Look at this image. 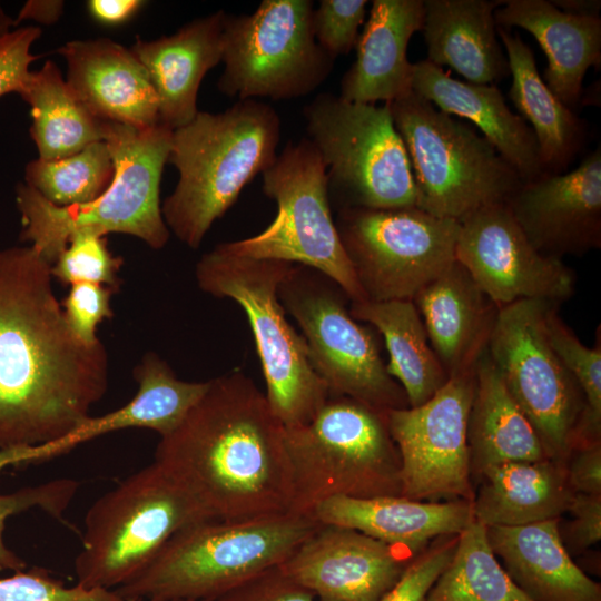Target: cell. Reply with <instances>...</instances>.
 <instances>
[{"mask_svg":"<svg viewBox=\"0 0 601 601\" xmlns=\"http://www.w3.org/2000/svg\"><path fill=\"white\" fill-rule=\"evenodd\" d=\"M479 477L473 516L486 528L560 519L574 495L565 464L551 459L495 465Z\"/></svg>","mask_w":601,"mask_h":601,"instance_id":"30","label":"cell"},{"mask_svg":"<svg viewBox=\"0 0 601 601\" xmlns=\"http://www.w3.org/2000/svg\"><path fill=\"white\" fill-rule=\"evenodd\" d=\"M14 20L4 11L0 3V43L2 38L11 31Z\"/></svg>","mask_w":601,"mask_h":601,"instance_id":"51","label":"cell"},{"mask_svg":"<svg viewBox=\"0 0 601 601\" xmlns=\"http://www.w3.org/2000/svg\"><path fill=\"white\" fill-rule=\"evenodd\" d=\"M293 265L235 255L217 245L201 256L195 273L203 292L230 298L245 312L266 382L265 396L284 428L309 423L331 396L278 298V286Z\"/></svg>","mask_w":601,"mask_h":601,"instance_id":"6","label":"cell"},{"mask_svg":"<svg viewBox=\"0 0 601 601\" xmlns=\"http://www.w3.org/2000/svg\"><path fill=\"white\" fill-rule=\"evenodd\" d=\"M279 139L276 110L255 99L238 100L218 114L198 111L175 129L168 162L179 179L161 206L168 229L198 248L243 188L274 164Z\"/></svg>","mask_w":601,"mask_h":601,"instance_id":"3","label":"cell"},{"mask_svg":"<svg viewBox=\"0 0 601 601\" xmlns=\"http://www.w3.org/2000/svg\"><path fill=\"white\" fill-rule=\"evenodd\" d=\"M0 601H125L116 590L67 587L50 571L33 566L0 578Z\"/></svg>","mask_w":601,"mask_h":601,"instance_id":"40","label":"cell"},{"mask_svg":"<svg viewBox=\"0 0 601 601\" xmlns=\"http://www.w3.org/2000/svg\"><path fill=\"white\" fill-rule=\"evenodd\" d=\"M208 520L213 519L203 505L152 462L88 510L75 559L77 584L115 590L141 571L177 532Z\"/></svg>","mask_w":601,"mask_h":601,"instance_id":"8","label":"cell"},{"mask_svg":"<svg viewBox=\"0 0 601 601\" xmlns=\"http://www.w3.org/2000/svg\"><path fill=\"white\" fill-rule=\"evenodd\" d=\"M41 30L28 26L11 30L0 43V97L16 92L20 97L30 79V66L38 58L31 53L32 43Z\"/></svg>","mask_w":601,"mask_h":601,"instance_id":"44","label":"cell"},{"mask_svg":"<svg viewBox=\"0 0 601 601\" xmlns=\"http://www.w3.org/2000/svg\"><path fill=\"white\" fill-rule=\"evenodd\" d=\"M154 462L213 520L290 513L294 489L284 427L242 371L209 380L179 425L160 436Z\"/></svg>","mask_w":601,"mask_h":601,"instance_id":"2","label":"cell"},{"mask_svg":"<svg viewBox=\"0 0 601 601\" xmlns=\"http://www.w3.org/2000/svg\"><path fill=\"white\" fill-rule=\"evenodd\" d=\"M531 245L563 260L601 247V148L574 169L522 181L505 201Z\"/></svg>","mask_w":601,"mask_h":601,"instance_id":"18","label":"cell"},{"mask_svg":"<svg viewBox=\"0 0 601 601\" xmlns=\"http://www.w3.org/2000/svg\"><path fill=\"white\" fill-rule=\"evenodd\" d=\"M426 60L467 82L495 85L510 75L494 18L501 0H423Z\"/></svg>","mask_w":601,"mask_h":601,"instance_id":"29","label":"cell"},{"mask_svg":"<svg viewBox=\"0 0 601 601\" xmlns=\"http://www.w3.org/2000/svg\"><path fill=\"white\" fill-rule=\"evenodd\" d=\"M559 306L549 304L544 327L550 345L574 378L584 400V410L574 434V449L601 437V329L598 326L594 346H585L560 317Z\"/></svg>","mask_w":601,"mask_h":601,"instance_id":"37","label":"cell"},{"mask_svg":"<svg viewBox=\"0 0 601 601\" xmlns=\"http://www.w3.org/2000/svg\"><path fill=\"white\" fill-rule=\"evenodd\" d=\"M122 258L109 250L106 236L83 229L70 236L51 273L62 284L92 283L118 290Z\"/></svg>","mask_w":601,"mask_h":601,"instance_id":"38","label":"cell"},{"mask_svg":"<svg viewBox=\"0 0 601 601\" xmlns=\"http://www.w3.org/2000/svg\"><path fill=\"white\" fill-rule=\"evenodd\" d=\"M335 225L366 300H412L456 260L460 223L416 206L342 208Z\"/></svg>","mask_w":601,"mask_h":601,"instance_id":"15","label":"cell"},{"mask_svg":"<svg viewBox=\"0 0 601 601\" xmlns=\"http://www.w3.org/2000/svg\"><path fill=\"white\" fill-rule=\"evenodd\" d=\"M114 175V159L102 140L63 158L31 160L26 166L24 184L52 205L67 207L95 200Z\"/></svg>","mask_w":601,"mask_h":601,"instance_id":"36","label":"cell"},{"mask_svg":"<svg viewBox=\"0 0 601 601\" xmlns=\"http://www.w3.org/2000/svg\"><path fill=\"white\" fill-rule=\"evenodd\" d=\"M425 601H534L510 578L493 553L486 526L473 521L457 535L453 556Z\"/></svg>","mask_w":601,"mask_h":601,"instance_id":"35","label":"cell"},{"mask_svg":"<svg viewBox=\"0 0 601 601\" xmlns=\"http://www.w3.org/2000/svg\"><path fill=\"white\" fill-rule=\"evenodd\" d=\"M457 535L415 555L397 583L378 601H425L430 589L453 556Z\"/></svg>","mask_w":601,"mask_h":601,"instance_id":"43","label":"cell"},{"mask_svg":"<svg viewBox=\"0 0 601 601\" xmlns=\"http://www.w3.org/2000/svg\"><path fill=\"white\" fill-rule=\"evenodd\" d=\"M412 168L416 207L462 221L505 203L522 180L474 129L412 90L388 102Z\"/></svg>","mask_w":601,"mask_h":601,"instance_id":"9","label":"cell"},{"mask_svg":"<svg viewBox=\"0 0 601 601\" xmlns=\"http://www.w3.org/2000/svg\"><path fill=\"white\" fill-rule=\"evenodd\" d=\"M423 0H373L356 43V60L341 81L349 102L388 104L411 91L407 46L423 27Z\"/></svg>","mask_w":601,"mask_h":601,"instance_id":"27","label":"cell"},{"mask_svg":"<svg viewBox=\"0 0 601 601\" xmlns=\"http://www.w3.org/2000/svg\"><path fill=\"white\" fill-rule=\"evenodd\" d=\"M21 98L30 106L38 158H63L104 140V121L80 102L53 61L31 71Z\"/></svg>","mask_w":601,"mask_h":601,"instance_id":"34","label":"cell"},{"mask_svg":"<svg viewBox=\"0 0 601 601\" xmlns=\"http://www.w3.org/2000/svg\"><path fill=\"white\" fill-rule=\"evenodd\" d=\"M447 376L473 366L485 349L499 307L453 262L412 299Z\"/></svg>","mask_w":601,"mask_h":601,"instance_id":"26","label":"cell"},{"mask_svg":"<svg viewBox=\"0 0 601 601\" xmlns=\"http://www.w3.org/2000/svg\"><path fill=\"white\" fill-rule=\"evenodd\" d=\"M277 293L300 327L309 361L331 395L383 412L408 407L403 388L386 372L375 329L353 318L346 306L349 298L336 283L294 264Z\"/></svg>","mask_w":601,"mask_h":601,"instance_id":"12","label":"cell"},{"mask_svg":"<svg viewBox=\"0 0 601 601\" xmlns=\"http://www.w3.org/2000/svg\"><path fill=\"white\" fill-rule=\"evenodd\" d=\"M349 314L383 336L388 354L386 372L403 388L408 407L424 404L446 383L449 376L412 300L351 302Z\"/></svg>","mask_w":601,"mask_h":601,"instance_id":"33","label":"cell"},{"mask_svg":"<svg viewBox=\"0 0 601 601\" xmlns=\"http://www.w3.org/2000/svg\"><path fill=\"white\" fill-rule=\"evenodd\" d=\"M125 601H140V600L128 599V600H125Z\"/></svg>","mask_w":601,"mask_h":601,"instance_id":"53","label":"cell"},{"mask_svg":"<svg viewBox=\"0 0 601 601\" xmlns=\"http://www.w3.org/2000/svg\"><path fill=\"white\" fill-rule=\"evenodd\" d=\"M494 18L500 28H521L535 38L548 59L543 81L573 110L582 95L585 72L600 67V16L568 13L546 0H504Z\"/></svg>","mask_w":601,"mask_h":601,"instance_id":"25","label":"cell"},{"mask_svg":"<svg viewBox=\"0 0 601 601\" xmlns=\"http://www.w3.org/2000/svg\"><path fill=\"white\" fill-rule=\"evenodd\" d=\"M319 525L312 515L294 513L195 523L177 532L141 571L115 590L124 600L213 601L280 565Z\"/></svg>","mask_w":601,"mask_h":601,"instance_id":"5","label":"cell"},{"mask_svg":"<svg viewBox=\"0 0 601 601\" xmlns=\"http://www.w3.org/2000/svg\"><path fill=\"white\" fill-rule=\"evenodd\" d=\"M51 266L31 246L0 249V451L63 437L107 391L106 348L70 329Z\"/></svg>","mask_w":601,"mask_h":601,"instance_id":"1","label":"cell"},{"mask_svg":"<svg viewBox=\"0 0 601 601\" xmlns=\"http://www.w3.org/2000/svg\"><path fill=\"white\" fill-rule=\"evenodd\" d=\"M412 559L356 530L321 523L278 566L318 601H378Z\"/></svg>","mask_w":601,"mask_h":601,"instance_id":"19","label":"cell"},{"mask_svg":"<svg viewBox=\"0 0 601 601\" xmlns=\"http://www.w3.org/2000/svg\"><path fill=\"white\" fill-rule=\"evenodd\" d=\"M138 384L135 396L124 406L89 417L59 440L35 446L0 451V470L8 465L46 462L79 444L124 428L141 427L160 436L175 430L207 391L209 382L179 380L166 361L147 353L134 370Z\"/></svg>","mask_w":601,"mask_h":601,"instance_id":"20","label":"cell"},{"mask_svg":"<svg viewBox=\"0 0 601 601\" xmlns=\"http://www.w3.org/2000/svg\"><path fill=\"white\" fill-rule=\"evenodd\" d=\"M112 293V288L99 284L70 285L62 309L70 329L82 343L93 345L100 341L97 337L98 324L114 316L110 306Z\"/></svg>","mask_w":601,"mask_h":601,"instance_id":"42","label":"cell"},{"mask_svg":"<svg viewBox=\"0 0 601 601\" xmlns=\"http://www.w3.org/2000/svg\"><path fill=\"white\" fill-rule=\"evenodd\" d=\"M560 10L577 16H597L601 7L599 0H552Z\"/></svg>","mask_w":601,"mask_h":601,"instance_id":"50","label":"cell"},{"mask_svg":"<svg viewBox=\"0 0 601 601\" xmlns=\"http://www.w3.org/2000/svg\"><path fill=\"white\" fill-rule=\"evenodd\" d=\"M263 191L277 204V215L262 233L219 246L231 254L283 260L315 269L351 302L366 300L342 245L332 215L326 167L304 138L288 142L263 174Z\"/></svg>","mask_w":601,"mask_h":601,"instance_id":"11","label":"cell"},{"mask_svg":"<svg viewBox=\"0 0 601 601\" xmlns=\"http://www.w3.org/2000/svg\"><path fill=\"white\" fill-rule=\"evenodd\" d=\"M471 472L519 461L549 459L528 417L506 390L489 353L475 364V388L467 421Z\"/></svg>","mask_w":601,"mask_h":601,"instance_id":"32","label":"cell"},{"mask_svg":"<svg viewBox=\"0 0 601 601\" xmlns=\"http://www.w3.org/2000/svg\"><path fill=\"white\" fill-rule=\"evenodd\" d=\"M549 304L521 299L499 307L486 351L548 457L565 464L584 400L549 343L544 327Z\"/></svg>","mask_w":601,"mask_h":601,"instance_id":"14","label":"cell"},{"mask_svg":"<svg viewBox=\"0 0 601 601\" xmlns=\"http://www.w3.org/2000/svg\"><path fill=\"white\" fill-rule=\"evenodd\" d=\"M411 90L441 111L473 122L522 181L544 174L531 127L509 108L495 85L454 79L425 59L412 63Z\"/></svg>","mask_w":601,"mask_h":601,"instance_id":"23","label":"cell"},{"mask_svg":"<svg viewBox=\"0 0 601 601\" xmlns=\"http://www.w3.org/2000/svg\"><path fill=\"white\" fill-rule=\"evenodd\" d=\"M141 0H90V16L101 24L118 26L130 20L144 6Z\"/></svg>","mask_w":601,"mask_h":601,"instance_id":"48","label":"cell"},{"mask_svg":"<svg viewBox=\"0 0 601 601\" xmlns=\"http://www.w3.org/2000/svg\"><path fill=\"white\" fill-rule=\"evenodd\" d=\"M147 601H195V600H147Z\"/></svg>","mask_w":601,"mask_h":601,"instance_id":"52","label":"cell"},{"mask_svg":"<svg viewBox=\"0 0 601 601\" xmlns=\"http://www.w3.org/2000/svg\"><path fill=\"white\" fill-rule=\"evenodd\" d=\"M385 413L331 395L309 423L284 428L294 489L290 513L312 515L334 496H401V461Z\"/></svg>","mask_w":601,"mask_h":601,"instance_id":"7","label":"cell"},{"mask_svg":"<svg viewBox=\"0 0 601 601\" xmlns=\"http://www.w3.org/2000/svg\"><path fill=\"white\" fill-rule=\"evenodd\" d=\"M225 16L219 10L155 40L137 36L130 48L156 91L159 124L171 130L189 124L198 114L200 82L223 60Z\"/></svg>","mask_w":601,"mask_h":601,"instance_id":"22","label":"cell"},{"mask_svg":"<svg viewBox=\"0 0 601 601\" xmlns=\"http://www.w3.org/2000/svg\"><path fill=\"white\" fill-rule=\"evenodd\" d=\"M566 512L572 520L559 532L569 553H580L601 540V494L574 493Z\"/></svg>","mask_w":601,"mask_h":601,"instance_id":"46","label":"cell"},{"mask_svg":"<svg viewBox=\"0 0 601 601\" xmlns=\"http://www.w3.org/2000/svg\"><path fill=\"white\" fill-rule=\"evenodd\" d=\"M455 259L497 306L521 299L560 305L575 290L573 270L540 254L505 203L483 207L460 221Z\"/></svg>","mask_w":601,"mask_h":601,"instance_id":"17","label":"cell"},{"mask_svg":"<svg viewBox=\"0 0 601 601\" xmlns=\"http://www.w3.org/2000/svg\"><path fill=\"white\" fill-rule=\"evenodd\" d=\"M475 364L450 375L424 404L386 411L401 461V496L473 501L467 421Z\"/></svg>","mask_w":601,"mask_h":601,"instance_id":"16","label":"cell"},{"mask_svg":"<svg viewBox=\"0 0 601 601\" xmlns=\"http://www.w3.org/2000/svg\"><path fill=\"white\" fill-rule=\"evenodd\" d=\"M312 516L322 524L362 532L414 558L439 536L459 534L474 519L472 502H425L403 496H334L318 503Z\"/></svg>","mask_w":601,"mask_h":601,"instance_id":"24","label":"cell"},{"mask_svg":"<svg viewBox=\"0 0 601 601\" xmlns=\"http://www.w3.org/2000/svg\"><path fill=\"white\" fill-rule=\"evenodd\" d=\"M565 467L574 493L601 494V441L575 446Z\"/></svg>","mask_w":601,"mask_h":601,"instance_id":"47","label":"cell"},{"mask_svg":"<svg viewBox=\"0 0 601 601\" xmlns=\"http://www.w3.org/2000/svg\"><path fill=\"white\" fill-rule=\"evenodd\" d=\"M78 489L79 483L76 480L59 479L23 487L13 493L0 494V569L17 572L27 568L24 560L4 543L3 531L7 519L35 508L59 519Z\"/></svg>","mask_w":601,"mask_h":601,"instance_id":"39","label":"cell"},{"mask_svg":"<svg viewBox=\"0 0 601 601\" xmlns=\"http://www.w3.org/2000/svg\"><path fill=\"white\" fill-rule=\"evenodd\" d=\"M308 140L325 167L331 204L342 208L416 206V187L388 104L349 102L329 92L303 109Z\"/></svg>","mask_w":601,"mask_h":601,"instance_id":"10","label":"cell"},{"mask_svg":"<svg viewBox=\"0 0 601 601\" xmlns=\"http://www.w3.org/2000/svg\"><path fill=\"white\" fill-rule=\"evenodd\" d=\"M213 601H318L307 589L288 578L279 566L266 570Z\"/></svg>","mask_w":601,"mask_h":601,"instance_id":"45","label":"cell"},{"mask_svg":"<svg viewBox=\"0 0 601 601\" xmlns=\"http://www.w3.org/2000/svg\"><path fill=\"white\" fill-rule=\"evenodd\" d=\"M65 2L60 0H29L20 9L14 26L23 20H32L42 24H52L63 12Z\"/></svg>","mask_w":601,"mask_h":601,"instance_id":"49","label":"cell"},{"mask_svg":"<svg viewBox=\"0 0 601 601\" xmlns=\"http://www.w3.org/2000/svg\"><path fill=\"white\" fill-rule=\"evenodd\" d=\"M560 519L486 528L489 544L515 584L534 601H601V584L572 560Z\"/></svg>","mask_w":601,"mask_h":601,"instance_id":"28","label":"cell"},{"mask_svg":"<svg viewBox=\"0 0 601 601\" xmlns=\"http://www.w3.org/2000/svg\"><path fill=\"white\" fill-rule=\"evenodd\" d=\"M173 131L161 124L139 129L104 121V141L115 165L110 185L88 204L59 207L27 184H18L20 240L31 243L51 265L70 236L83 229L101 236L122 233L140 238L154 249L162 248L169 239V229L161 214L160 180L168 162Z\"/></svg>","mask_w":601,"mask_h":601,"instance_id":"4","label":"cell"},{"mask_svg":"<svg viewBox=\"0 0 601 601\" xmlns=\"http://www.w3.org/2000/svg\"><path fill=\"white\" fill-rule=\"evenodd\" d=\"M313 12L311 0H264L252 14L226 13L219 91L285 100L319 87L335 59L315 39Z\"/></svg>","mask_w":601,"mask_h":601,"instance_id":"13","label":"cell"},{"mask_svg":"<svg viewBox=\"0 0 601 601\" xmlns=\"http://www.w3.org/2000/svg\"><path fill=\"white\" fill-rule=\"evenodd\" d=\"M496 31L512 77L509 98L536 138L543 171L564 173L585 141V125L548 88L521 36L500 27Z\"/></svg>","mask_w":601,"mask_h":601,"instance_id":"31","label":"cell"},{"mask_svg":"<svg viewBox=\"0 0 601 601\" xmlns=\"http://www.w3.org/2000/svg\"><path fill=\"white\" fill-rule=\"evenodd\" d=\"M57 52L67 62L68 86L96 118L139 129L159 124L156 91L130 49L98 38L68 41Z\"/></svg>","mask_w":601,"mask_h":601,"instance_id":"21","label":"cell"},{"mask_svg":"<svg viewBox=\"0 0 601 601\" xmlns=\"http://www.w3.org/2000/svg\"><path fill=\"white\" fill-rule=\"evenodd\" d=\"M366 0H322L313 12L317 43L334 59L356 47L366 14Z\"/></svg>","mask_w":601,"mask_h":601,"instance_id":"41","label":"cell"}]
</instances>
